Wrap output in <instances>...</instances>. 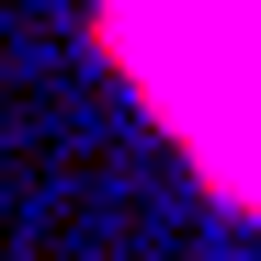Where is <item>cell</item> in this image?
<instances>
[{
    "instance_id": "obj_1",
    "label": "cell",
    "mask_w": 261,
    "mask_h": 261,
    "mask_svg": "<svg viewBox=\"0 0 261 261\" xmlns=\"http://www.w3.org/2000/svg\"><path fill=\"white\" fill-rule=\"evenodd\" d=\"M114 57L193 170L261 216V0H114Z\"/></svg>"
}]
</instances>
